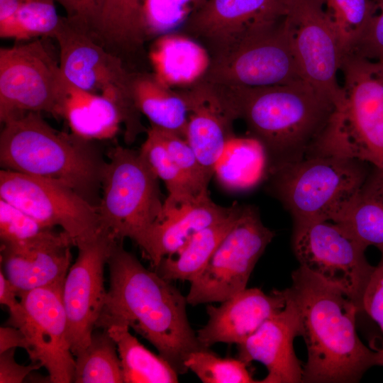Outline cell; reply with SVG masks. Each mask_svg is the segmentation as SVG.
<instances>
[{
  "label": "cell",
  "instance_id": "9",
  "mask_svg": "<svg viewBox=\"0 0 383 383\" xmlns=\"http://www.w3.org/2000/svg\"><path fill=\"white\" fill-rule=\"evenodd\" d=\"M292 248L300 266L339 289L362 311V298L375 266L367 249L333 221L294 223Z\"/></svg>",
  "mask_w": 383,
  "mask_h": 383
},
{
  "label": "cell",
  "instance_id": "5",
  "mask_svg": "<svg viewBox=\"0 0 383 383\" xmlns=\"http://www.w3.org/2000/svg\"><path fill=\"white\" fill-rule=\"evenodd\" d=\"M340 70L343 104L316 152L357 159L383 172V60L350 53Z\"/></svg>",
  "mask_w": 383,
  "mask_h": 383
},
{
  "label": "cell",
  "instance_id": "28",
  "mask_svg": "<svg viewBox=\"0 0 383 383\" xmlns=\"http://www.w3.org/2000/svg\"><path fill=\"white\" fill-rule=\"evenodd\" d=\"M119 355L123 383H177L179 374L160 354L147 349L123 325L106 328Z\"/></svg>",
  "mask_w": 383,
  "mask_h": 383
},
{
  "label": "cell",
  "instance_id": "25",
  "mask_svg": "<svg viewBox=\"0 0 383 383\" xmlns=\"http://www.w3.org/2000/svg\"><path fill=\"white\" fill-rule=\"evenodd\" d=\"M131 93L135 105L150 126L185 139L189 107L183 94L175 91L152 74H133Z\"/></svg>",
  "mask_w": 383,
  "mask_h": 383
},
{
  "label": "cell",
  "instance_id": "33",
  "mask_svg": "<svg viewBox=\"0 0 383 383\" xmlns=\"http://www.w3.org/2000/svg\"><path fill=\"white\" fill-rule=\"evenodd\" d=\"M55 0H28L9 21L0 24V36L17 40L34 37H52L63 19L57 12Z\"/></svg>",
  "mask_w": 383,
  "mask_h": 383
},
{
  "label": "cell",
  "instance_id": "13",
  "mask_svg": "<svg viewBox=\"0 0 383 383\" xmlns=\"http://www.w3.org/2000/svg\"><path fill=\"white\" fill-rule=\"evenodd\" d=\"M274 235L262 222L257 209L244 205L204 269L190 282L187 303L222 302L247 288L257 262Z\"/></svg>",
  "mask_w": 383,
  "mask_h": 383
},
{
  "label": "cell",
  "instance_id": "17",
  "mask_svg": "<svg viewBox=\"0 0 383 383\" xmlns=\"http://www.w3.org/2000/svg\"><path fill=\"white\" fill-rule=\"evenodd\" d=\"M288 0H207L183 27L185 34L206 43L211 55L256 30L282 20Z\"/></svg>",
  "mask_w": 383,
  "mask_h": 383
},
{
  "label": "cell",
  "instance_id": "14",
  "mask_svg": "<svg viewBox=\"0 0 383 383\" xmlns=\"http://www.w3.org/2000/svg\"><path fill=\"white\" fill-rule=\"evenodd\" d=\"M63 284L21 293L19 304L9 311L8 324L22 331L31 362L40 363L52 383L72 382L75 366L62 301Z\"/></svg>",
  "mask_w": 383,
  "mask_h": 383
},
{
  "label": "cell",
  "instance_id": "4",
  "mask_svg": "<svg viewBox=\"0 0 383 383\" xmlns=\"http://www.w3.org/2000/svg\"><path fill=\"white\" fill-rule=\"evenodd\" d=\"M2 169L64 184L97 206L106 161L91 140L60 132L40 112H28L3 123Z\"/></svg>",
  "mask_w": 383,
  "mask_h": 383
},
{
  "label": "cell",
  "instance_id": "43",
  "mask_svg": "<svg viewBox=\"0 0 383 383\" xmlns=\"http://www.w3.org/2000/svg\"><path fill=\"white\" fill-rule=\"evenodd\" d=\"M16 289L6 277L4 271H0V303L6 306L9 311L16 308L20 303Z\"/></svg>",
  "mask_w": 383,
  "mask_h": 383
},
{
  "label": "cell",
  "instance_id": "41",
  "mask_svg": "<svg viewBox=\"0 0 383 383\" xmlns=\"http://www.w3.org/2000/svg\"><path fill=\"white\" fill-rule=\"evenodd\" d=\"M15 350L12 348L0 353V383H22L29 374L42 367L38 362L18 364L15 359Z\"/></svg>",
  "mask_w": 383,
  "mask_h": 383
},
{
  "label": "cell",
  "instance_id": "7",
  "mask_svg": "<svg viewBox=\"0 0 383 383\" xmlns=\"http://www.w3.org/2000/svg\"><path fill=\"white\" fill-rule=\"evenodd\" d=\"M107 157L96 206L102 231L140 248L163 212L160 179L139 150L116 145Z\"/></svg>",
  "mask_w": 383,
  "mask_h": 383
},
{
  "label": "cell",
  "instance_id": "12",
  "mask_svg": "<svg viewBox=\"0 0 383 383\" xmlns=\"http://www.w3.org/2000/svg\"><path fill=\"white\" fill-rule=\"evenodd\" d=\"M0 198L46 227H60L77 248L104 233L96 206L60 183L2 169Z\"/></svg>",
  "mask_w": 383,
  "mask_h": 383
},
{
  "label": "cell",
  "instance_id": "44",
  "mask_svg": "<svg viewBox=\"0 0 383 383\" xmlns=\"http://www.w3.org/2000/svg\"><path fill=\"white\" fill-rule=\"evenodd\" d=\"M28 0H0V24L11 19Z\"/></svg>",
  "mask_w": 383,
  "mask_h": 383
},
{
  "label": "cell",
  "instance_id": "27",
  "mask_svg": "<svg viewBox=\"0 0 383 383\" xmlns=\"http://www.w3.org/2000/svg\"><path fill=\"white\" fill-rule=\"evenodd\" d=\"M367 248L383 251V172L372 167L350 205L337 222Z\"/></svg>",
  "mask_w": 383,
  "mask_h": 383
},
{
  "label": "cell",
  "instance_id": "20",
  "mask_svg": "<svg viewBox=\"0 0 383 383\" xmlns=\"http://www.w3.org/2000/svg\"><path fill=\"white\" fill-rule=\"evenodd\" d=\"M180 91L189 107L185 140L211 179L228 142L235 136L234 120L211 83L201 80Z\"/></svg>",
  "mask_w": 383,
  "mask_h": 383
},
{
  "label": "cell",
  "instance_id": "22",
  "mask_svg": "<svg viewBox=\"0 0 383 383\" xmlns=\"http://www.w3.org/2000/svg\"><path fill=\"white\" fill-rule=\"evenodd\" d=\"M233 208L223 207L202 196L191 204L163 211L140 247L155 270L162 260L178 253L199 231L227 217Z\"/></svg>",
  "mask_w": 383,
  "mask_h": 383
},
{
  "label": "cell",
  "instance_id": "35",
  "mask_svg": "<svg viewBox=\"0 0 383 383\" xmlns=\"http://www.w3.org/2000/svg\"><path fill=\"white\" fill-rule=\"evenodd\" d=\"M185 367L203 383H255L248 363L240 359L218 356L209 348H201L189 355Z\"/></svg>",
  "mask_w": 383,
  "mask_h": 383
},
{
  "label": "cell",
  "instance_id": "29",
  "mask_svg": "<svg viewBox=\"0 0 383 383\" xmlns=\"http://www.w3.org/2000/svg\"><path fill=\"white\" fill-rule=\"evenodd\" d=\"M143 0H104L92 34L104 45L123 50L138 48L145 40Z\"/></svg>",
  "mask_w": 383,
  "mask_h": 383
},
{
  "label": "cell",
  "instance_id": "8",
  "mask_svg": "<svg viewBox=\"0 0 383 383\" xmlns=\"http://www.w3.org/2000/svg\"><path fill=\"white\" fill-rule=\"evenodd\" d=\"M52 38L60 50V67L65 79L73 86L106 96L118 107L126 126L125 142L133 143L143 131L140 112L131 93L133 74L121 59L104 48L88 30L67 18Z\"/></svg>",
  "mask_w": 383,
  "mask_h": 383
},
{
  "label": "cell",
  "instance_id": "38",
  "mask_svg": "<svg viewBox=\"0 0 383 383\" xmlns=\"http://www.w3.org/2000/svg\"><path fill=\"white\" fill-rule=\"evenodd\" d=\"M374 14L365 33L350 52L374 60H383V0H374ZM350 54V53H349Z\"/></svg>",
  "mask_w": 383,
  "mask_h": 383
},
{
  "label": "cell",
  "instance_id": "23",
  "mask_svg": "<svg viewBox=\"0 0 383 383\" xmlns=\"http://www.w3.org/2000/svg\"><path fill=\"white\" fill-rule=\"evenodd\" d=\"M149 59L152 74L171 89L199 83L211 63L206 47L187 34L176 32L157 37L150 48Z\"/></svg>",
  "mask_w": 383,
  "mask_h": 383
},
{
  "label": "cell",
  "instance_id": "21",
  "mask_svg": "<svg viewBox=\"0 0 383 383\" xmlns=\"http://www.w3.org/2000/svg\"><path fill=\"white\" fill-rule=\"evenodd\" d=\"M72 239L63 231L28 245H1L4 272L18 295L63 283L72 265Z\"/></svg>",
  "mask_w": 383,
  "mask_h": 383
},
{
  "label": "cell",
  "instance_id": "45",
  "mask_svg": "<svg viewBox=\"0 0 383 383\" xmlns=\"http://www.w3.org/2000/svg\"><path fill=\"white\" fill-rule=\"evenodd\" d=\"M323 4H324L325 0H320Z\"/></svg>",
  "mask_w": 383,
  "mask_h": 383
},
{
  "label": "cell",
  "instance_id": "34",
  "mask_svg": "<svg viewBox=\"0 0 383 383\" xmlns=\"http://www.w3.org/2000/svg\"><path fill=\"white\" fill-rule=\"evenodd\" d=\"M207 0H143V23L145 37H158L174 33Z\"/></svg>",
  "mask_w": 383,
  "mask_h": 383
},
{
  "label": "cell",
  "instance_id": "39",
  "mask_svg": "<svg viewBox=\"0 0 383 383\" xmlns=\"http://www.w3.org/2000/svg\"><path fill=\"white\" fill-rule=\"evenodd\" d=\"M381 259L370 279L362 298V311L379 326L383 333V251ZM383 366V347L379 349Z\"/></svg>",
  "mask_w": 383,
  "mask_h": 383
},
{
  "label": "cell",
  "instance_id": "10",
  "mask_svg": "<svg viewBox=\"0 0 383 383\" xmlns=\"http://www.w3.org/2000/svg\"><path fill=\"white\" fill-rule=\"evenodd\" d=\"M67 81L40 40L0 49V121L28 112L60 117Z\"/></svg>",
  "mask_w": 383,
  "mask_h": 383
},
{
  "label": "cell",
  "instance_id": "31",
  "mask_svg": "<svg viewBox=\"0 0 383 383\" xmlns=\"http://www.w3.org/2000/svg\"><path fill=\"white\" fill-rule=\"evenodd\" d=\"M74 357L72 382L123 383L116 344L106 329L94 331L89 344Z\"/></svg>",
  "mask_w": 383,
  "mask_h": 383
},
{
  "label": "cell",
  "instance_id": "24",
  "mask_svg": "<svg viewBox=\"0 0 383 383\" xmlns=\"http://www.w3.org/2000/svg\"><path fill=\"white\" fill-rule=\"evenodd\" d=\"M60 117L66 120L72 133L91 141L113 138L123 123L122 114L113 101L68 82Z\"/></svg>",
  "mask_w": 383,
  "mask_h": 383
},
{
  "label": "cell",
  "instance_id": "1",
  "mask_svg": "<svg viewBox=\"0 0 383 383\" xmlns=\"http://www.w3.org/2000/svg\"><path fill=\"white\" fill-rule=\"evenodd\" d=\"M108 267L109 288L96 328L123 325L146 339L177 371L201 348L188 320L187 297L170 281L145 268L117 240Z\"/></svg>",
  "mask_w": 383,
  "mask_h": 383
},
{
  "label": "cell",
  "instance_id": "2",
  "mask_svg": "<svg viewBox=\"0 0 383 383\" xmlns=\"http://www.w3.org/2000/svg\"><path fill=\"white\" fill-rule=\"evenodd\" d=\"M227 112L262 145L267 176L311 154L338 109L305 79L267 87L212 84Z\"/></svg>",
  "mask_w": 383,
  "mask_h": 383
},
{
  "label": "cell",
  "instance_id": "40",
  "mask_svg": "<svg viewBox=\"0 0 383 383\" xmlns=\"http://www.w3.org/2000/svg\"><path fill=\"white\" fill-rule=\"evenodd\" d=\"M60 3L70 22L93 32L100 17L104 0H55Z\"/></svg>",
  "mask_w": 383,
  "mask_h": 383
},
{
  "label": "cell",
  "instance_id": "16",
  "mask_svg": "<svg viewBox=\"0 0 383 383\" xmlns=\"http://www.w3.org/2000/svg\"><path fill=\"white\" fill-rule=\"evenodd\" d=\"M117 240L103 233L78 247L77 257L65 279L62 301L74 356L89 344L102 312L107 294L104 267Z\"/></svg>",
  "mask_w": 383,
  "mask_h": 383
},
{
  "label": "cell",
  "instance_id": "11",
  "mask_svg": "<svg viewBox=\"0 0 383 383\" xmlns=\"http://www.w3.org/2000/svg\"><path fill=\"white\" fill-rule=\"evenodd\" d=\"M304 79L280 21L252 31L211 55L203 80L211 84L267 87Z\"/></svg>",
  "mask_w": 383,
  "mask_h": 383
},
{
  "label": "cell",
  "instance_id": "37",
  "mask_svg": "<svg viewBox=\"0 0 383 383\" xmlns=\"http://www.w3.org/2000/svg\"><path fill=\"white\" fill-rule=\"evenodd\" d=\"M157 128L170 157L196 194L199 196L209 194L208 185L211 179L187 140L172 132Z\"/></svg>",
  "mask_w": 383,
  "mask_h": 383
},
{
  "label": "cell",
  "instance_id": "6",
  "mask_svg": "<svg viewBox=\"0 0 383 383\" xmlns=\"http://www.w3.org/2000/svg\"><path fill=\"white\" fill-rule=\"evenodd\" d=\"M345 156L312 153L270 174L269 192L290 212L294 223L337 222L371 170Z\"/></svg>",
  "mask_w": 383,
  "mask_h": 383
},
{
  "label": "cell",
  "instance_id": "30",
  "mask_svg": "<svg viewBox=\"0 0 383 383\" xmlns=\"http://www.w3.org/2000/svg\"><path fill=\"white\" fill-rule=\"evenodd\" d=\"M146 132V139L139 152L159 179L165 184L168 195L165 199L163 211L191 204L200 196H206L196 194L168 153L157 128L150 126Z\"/></svg>",
  "mask_w": 383,
  "mask_h": 383
},
{
  "label": "cell",
  "instance_id": "3",
  "mask_svg": "<svg viewBox=\"0 0 383 383\" xmlns=\"http://www.w3.org/2000/svg\"><path fill=\"white\" fill-rule=\"evenodd\" d=\"M292 279L286 289L296 306L308 354L302 382H357L370 367L382 366L379 350H370L357 335L360 311L351 299L301 266Z\"/></svg>",
  "mask_w": 383,
  "mask_h": 383
},
{
  "label": "cell",
  "instance_id": "36",
  "mask_svg": "<svg viewBox=\"0 0 383 383\" xmlns=\"http://www.w3.org/2000/svg\"><path fill=\"white\" fill-rule=\"evenodd\" d=\"M16 206L0 198L1 245L24 246L43 240L55 233Z\"/></svg>",
  "mask_w": 383,
  "mask_h": 383
},
{
  "label": "cell",
  "instance_id": "19",
  "mask_svg": "<svg viewBox=\"0 0 383 383\" xmlns=\"http://www.w3.org/2000/svg\"><path fill=\"white\" fill-rule=\"evenodd\" d=\"M286 303L285 289H274L267 294L258 288H245L218 306H206L209 318L196 331L198 340L204 348L218 343L239 345Z\"/></svg>",
  "mask_w": 383,
  "mask_h": 383
},
{
  "label": "cell",
  "instance_id": "26",
  "mask_svg": "<svg viewBox=\"0 0 383 383\" xmlns=\"http://www.w3.org/2000/svg\"><path fill=\"white\" fill-rule=\"evenodd\" d=\"M243 208L244 205L234 203L227 217L195 233L178 253L163 258L154 270L170 282H192L204 269Z\"/></svg>",
  "mask_w": 383,
  "mask_h": 383
},
{
  "label": "cell",
  "instance_id": "18",
  "mask_svg": "<svg viewBox=\"0 0 383 383\" xmlns=\"http://www.w3.org/2000/svg\"><path fill=\"white\" fill-rule=\"evenodd\" d=\"M285 292V306L238 345L240 359L248 364L257 361L266 367L267 374L259 383L302 382L304 369L293 346L295 337L300 335L299 316L286 289Z\"/></svg>",
  "mask_w": 383,
  "mask_h": 383
},
{
  "label": "cell",
  "instance_id": "15",
  "mask_svg": "<svg viewBox=\"0 0 383 383\" xmlns=\"http://www.w3.org/2000/svg\"><path fill=\"white\" fill-rule=\"evenodd\" d=\"M320 0H288L284 26L303 78L340 109L337 80L343 53L332 22Z\"/></svg>",
  "mask_w": 383,
  "mask_h": 383
},
{
  "label": "cell",
  "instance_id": "32",
  "mask_svg": "<svg viewBox=\"0 0 383 383\" xmlns=\"http://www.w3.org/2000/svg\"><path fill=\"white\" fill-rule=\"evenodd\" d=\"M324 4L343 57L365 33L375 14V4L371 0H325Z\"/></svg>",
  "mask_w": 383,
  "mask_h": 383
},
{
  "label": "cell",
  "instance_id": "42",
  "mask_svg": "<svg viewBox=\"0 0 383 383\" xmlns=\"http://www.w3.org/2000/svg\"><path fill=\"white\" fill-rule=\"evenodd\" d=\"M21 348L25 350L28 343L22 331L13 326L0 327V353L9 349Z\"/></svg>",
  "mask_w": 383,
  "mask_h": 383
}]
</instances>
